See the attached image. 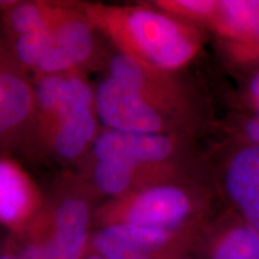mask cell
<instances>
[{
  "label": "cell",
  "mask_w": 259,
  "mask_h": 259,
  "mask_svg": "<svg viewBox=\"0 0 259 259\" xmlns=\"http://www.w3.org/2000/svg\"><path fill=\"white\" fill-rule=\"evenodd\" d=\"M222 186L229 209L259 231V145H242L229 155Z\"/></svg>",
  "instance_id": "cell-12"
},
{
  "label": "cell",
  "mask_w": 259,
  "mask_h": 259,
  "mask_svg": "<svg viewBox=\"0 0 259 259\" xmlns=\"http://www.w3.org/2000/svg\"><path fill=\"white\" fill-rule=\"evenodd\" d=\"M208 189L185 181L158 184L108 199L96 209L100 227L124 223L199 238L212 218Z\"/></svg>",
  "instance_id": "cell-3"
},
{
  "label": "cell",
  "mask_w": 259,
  "mask_h": 259,
  "mask_svg": "<svg viewBox=\"0 0 259 259\" xmlns=\"http://www.w3.org/2000/svg\"><path fill=\"white\" fill-rule=\"evenodd\" d=\"M12 2H14V0H0V15H2V12L4 11L5 9H8L9 6L12 4Z\"/></svg>",
  "instance_id": "cell-19"
},
{
  "label": "cell",
  "mask_w": 259,
  "mask_h": 259,
  "mask_svg": "<svg viewBox=\"0 0 259 259\" xmlns=\"http://www.w3.org/2000/svg\"><path fill=\"white\" fill-rule=\"evenodd\" d=\"M108 70L109 77L125 84L150 105L186 119L185 94L170 72L138 63L121 53L112 58Z\"/></svg>",
  "instance_id": "cell-9"
},
{
  "label": "cell",
  "mask_w": 259,
  "mask_h": 259,
  "mask_svg": "<svg viewBox=\"0 0 259 259\" xmlns=\"http://www.w3.org/2000/svg\"><path fill=\"white\" fill-rule=\"evenodd\" d=\"M94 29L111 40L121 54L170 72L190 63L203 45L194 24L156 6L83 4Z\"/></svg>",
  "instance_id": "cell-1"
},
{
  "label": "cell",
  "mask_w": 259,
  "mask_h": 259,
  "mask_svg": "<svg viewBox=\"0 0 259 259\" xmlns=\"http://www.w3.org/2000/svg\"><path fill=\"white\" fill-rule=\"evenodd\" d=\"M35 85L0 31V149L17 147L34 127Z\"/></svg>",
  "instance_id": "cell-6"
},
{
  "label": "cell",
  "mask_w": 259,
  "mask_h": 259,
  "mask_svg": "<svg viewBox=\"0 0 259 259\" xmlns=\"http://www.w3.org/2000/svg\"><path fill=\"white\" fill-rule=\"evenodd\" d=\"M181 135L134 134L103 130L89 150L92 161L130 163H181Z\"/></svg>",
  "instance_id": "cell-7"
},
{
  "label": "cell",
  "mask_w": 259,
  "mask_h": 259,
  "mask_svg": "<svg viewBox=\"0 0 259 259\" xmlns=\"http://www.w3.org/2000/svg\"><path fill=\"white\" fill-rule=\"evenodd\" d=\"M89 250L105 259H158L125 240L109 227H100L90 236Z\"/></svg>",
  "instance_id": "cell-15"
},
{
  "label": "cell",
  "mask_w": 259,
  "mask_h": 259,
  "mask_svg": "<svg viewBox=\"0 0 259 259\" xmlns=\"http://www.w3.org/2000/svg\"><path fill=\"white\" fill-rule=\"evenodd\" d=\"M90 187L109 199L158 184L187 180L181 163H130L97 160L89 164Z\"/></svg>",
  "instance_id": "cell-8"
},
{
  "label": "cell",
  "mask_w": 259,
  "mask_h": 259,
  "mask_svg": "<svg viewBox=\"0 0 259 259\" xmlns=\"http://www.w3.org/2000/svg\"><path fill=\"white\" fill-rule=\"evenodd\" d=\"M0 259H24L22 254L19 253L17 246L15 242H10V244L0 247Z\"/></svg>",
  "instance_id": "cell-17"
},
{
  "label": "cell",
  "mask_w": 259,
  "mask_h": 259,
  "mask_svg": "<svg viewBox=\"0 0 259 259\" xmlns=\"http://www.w3.org/2000/svg\"><path fill=\"white\" fill-rule=\"evenodd\" d=\"M95 29L82 5L61 3L52 25V45L59 48L74 69L89 64L95 53Z\"/></svg>",
  "instance_id": "cell-13"
},
{
  "label": "cell",
  "mask_w": 259,
  "mask_h": 259,
  "mask_svg": "<svg viewBox=\"0 0 259 259\" xmlns=\"http://www.w3.org/2000/svg\"><path fill=\"white\" fill-rule=\"evenodd\" d=\"M209 28L235 46L259 52V0L218 2Z\"/></svg>",
  "instance_id": "cell-14"
},
{
  "label": "cell",
  "mask_w": 259,
  "mask_h": 259,
  "mask_svg": "<svg viewBox=\"0 0 259 259\" xmlns=\"http://www.w3.org/2000/svg\"><path fill=\"white\" fill-rule=\"evenodd\" d=\"M44 205L40 190L24 168L14 158L0 156V223L22 234Z\"/></svg>",
  "instance_id": "cell-11"
},
{
  "label": "cell",
  "mask_w": 259,
  "mask_h": 259,
  "mask_svg": "<svg viewBox=\"0 0 259 259\" xmlns=\"http://www.w3.org/2000/svg\"><path fill=\"white\" fill-rule=\"evenodd\" d=\"M88 190H65L51 205H44L15 244L24 259H83L89 250L93 209Z\"/></svg>",
  "instance_id": "cell-4"
},
{
  "label": "cell",
  "mask_w": 259,
  "mask_h": 259,
  "mask_svg": "<svg viewBox=\"0 0 259 259\" xmlns=\"http://www.w3.org/2000/svg\"><path fill=\"white\" fill-rule=\"evenodd\" d=\"M192 253L199 259H259V231L228 209L210 219Z\"/></svg>",
  "instance_id": "cell-10"
},
{
  "label": "cell",
  "mask_w": 259,
  "mask_h": 259,
  "mask_svg": "<svg viewBox=\"0 0 259 259\" xmlns=\"http://www.w3.org/2000/svg\"><path fill=\"white\" fill-rule=\"evenodd\" d=\"M180 259H199V258H197L196 255H194V254L192 253V252H191V253L184 255V257H181Z\"/></svg>",
  "instance_id": "cell-21"
},
{
  "label": "cell",
  "mask_w": 259,
  "mask_h": 259,
  "mask_svg": "<svg viewBox=\"0 0 259 259\" xmlns=\"http://www.w3.org/2000/svg\"><path fill=\"white\" fill-rule=\"evenodd\" d=\"M250 97L255 107L259 106V72L252 78L250 84Z\"/></svg>",
  "instance_id": "cell-18"
},
{
  "label": "cell",
  "mask_w": 259,
  "mask_h": 259,
  "mask_svg": "<svg viewBox=\"0 0 259 259\" xmlns=\"http://www.w3.org/2000/svg\"><path fill=\"white\" fill-rule=\"evenodd\" d=\"M241 132L246 139L245 145H259V116L255 114L246 120Z\"/></svg>",
  "instance_id": "cell-16"
},
{
  "label": "cell",
  "mask_w": 259,
  "mask_h": 259,
  "mask_svg": "<svg viewBox=\"0 0 259 259\" xmlns=\"http://www.w3.org/2000/svg\"><path fill=\"white\" fill-rule=\"evenodd\" d=\"M88 251H89V253H87L85 255H84L83 259H105V258H102L101 255L95 253V252H93L90 250H88Z\"/></svg>",
  "instance_id": "cell-20"
},
{
  "label": "cell",
  "mask_w": 259,
  "mask_h": 259,
  "mask_svg": "<svg viewBox=\"0 0 259 259\" xmlns=\"http://www.w3.org/2000/svg\"><path fill=\"white\" fill-rule=\"evenodd\" d=\"M255 109H257V115L259 116V106H257V107H255Z\"/></svg>",
  "instance_id": "cell-22"
},
{
  "label": "cell",
  "mask_w": 259,
  "mask_h": 259,
  "mask_svg": "<svg viewBox=\"0 0 259 259\" xmlns=\"http://www.w3.org/2000/svg\"><path fill=\"white\" fill-rule=\"evenodd\" d=\"M95 108L99 120L112 131L181 135L186 122V119L150 105L109 76L101 80L95 90Z\"/></svg>",
  "instance_id": "cell-5"
},
{
  "label": "cell",
  "mask_w": 259,
  "mask_h": 259,
  "mask_svg": "<svg viewBox=\"0 0 259 259\" xmlns=\"http://www.w3.org/2000/svg\"><path fill=\"white\" fill-rule=\"evenodd\" d=\"M34 85L38 137L60 160L82 158L100 134L95 92L76 73L38 76Z\"/></svg>",
  "instance_id": "cell-2"
}]
</instances>
